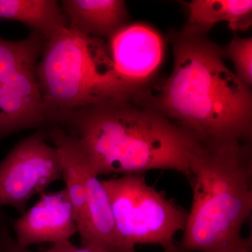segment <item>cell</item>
<instances>
[{
  "label": "cell",
  "instance_id": "1",
  "mask_svg": "<svg viewBox=\"0 0 252 252\" xmlns=\"http://www.w3.org/2000/svg\"><path fill=\"white\" fill-rule=\"evenodd\" d=\"M170 77L149 103L203 147L251 143L252 94L205 34L173 32Z\"/></svg>",
  "mask_w": 252,
  "mask_h": 252
},
{
  "label": "cell",
  "instance_id": "3",
  "mask_svg": "<svg viewBox=\"0 0 252 252\" xmlns=\"http://www.w3.org/2000/svg\"><path fill=\"white\" fill-rule=\"evenodd\" d=\"M191 208L174 252H220L238 242L252 210L251 143L198 144L189 157Z\"/></svg>",
  "mask_w": 252,
  "mask_h": 252
},
{
  "label": "cell",
  "instance_id": "16",
  "mask_svg": "<svg viewBox=\"0 0 252 252\" xmlns=\"http://www.w3.org/2000/svg\"><path fill=\"white\" fill-rule=\"evenodd\" d=\"M223 49V57L231 60L235 66V75L245 85L252 84V38L235 36Z\"/></svg>",
  "mask_w": 252,
  "mask_h": 252
},
{
  "label": "cell",
  "instance_id": "12",
  "mask_svg": "<svg viewBox=\"0 0 252 252\" xmlns=\"http://www.w3.org/2000/svg\"><path fill=\"white\" fill-rule=\"evenodd\" d=\"M189 17L182 31L205 34L220 22L232 31H247L252 23L251 0H193L185 2Z\"/></svg>",
  "mask_w": 252,
  "mask_h": 252
},
{
  "label": "cell",
  "instance_id": "5",
  "mask_svg": "<svg viewBox=\"0 0 252 252\" xmlns=\"http://www.w3.org/2000/svg\"><path fill=\"white\" fill-rule=\"evenodd\" d=\"M107 190L118 232L124 241L160 245L174 252L177 232L185 230L189 212L146 182L144 174L102 181Z\"/></svg>",
  "mask_w": 252,
  "mask_h": 252
},
{
  "label": "cell",
  "instance_id": "17",
  "mask_svg": "<svg viewBox=\"0 0 252 252\" xmlns=\"http://www.w3.org/2000/svg\"><path fill=\"white\" fill-rule=\"evenodd\" d=\"M220 252H252V236L241 238L233 245Z\"/></svg>",
  "mask_w": 252,
  "mask_h": 252
},
{
  "label": "cell",
  "instance_id": "13",
  "mask_svg": "<svg viewBox=\"0 0 252 252\" xmlns=\"http://www.w3.org/2000/svg\"><path fill=\"white\" fill-rule=\"evenodd\" d=\"M0 19L24 23L46 40L69 28L67 16L55 0H0Z\"/></svg>",
  "mask_w": 252,
  "mask_h": 252
},
{
  "label": "cell",
  "instance_id": "8",
  "mask_svg": "<svg viewBox=\"0 0 252 252\" xmlns=\"http://www.w3.org/2000/svg\"><path fill=\"white\" fill-rule=\"evenodd\" d=\"M12 224L14 239L22 248L43 243L69 241L77 233L72 203L67 189L40 194L39 200Z\"/></svg>",
  "mask_w": 252,
  "mask_h": 252
},
{
  "label": "cell",
  "instance_id": "4",
  "mask_svg": "<svg viewBox=\"0 0 252 252\" xmlns=\"http://www.w3.org/2000/svg\"><path fill=\"white\" fill-rule=\"evenodd\" d=\"M36 74L49 123L63 126L81 109L151 93L123 76L103 39L70 28L46 40Z\"/></svg>",
  "mask_w": 252,
  "mask_h": 252
},
{
  "label": "cell",
  "instance_id": "7",
  "mask_svg": "<svg viewBox=\"0 0 252 252\" xmlns=\"http://www.w3.org/2000/svg\"><path fill=\"white\" fill-rule=\"evenodd\" d=\"M57 149L46 141L43 131L28 136L0 160V207H14L21 215L30 200L62 180Z\"/></svg>",
  "mask_w": 252,
  "mask_h": 252
},
{
  "label": "cell",
  "instance_id": "2",
  "mask_svg": "<svg viewBox=\"0 0 252 252\" xmlns=\"http://www.w3.org/2000/svg\"><path fill=\"white\" fill-rule=\"evenodd\" d=\"M147 97L81 109L63 129L77 141L97 176L160 169L180 172L189 181V157L198 143Z\"/></svg>",
  "mask_w": 252,
  "mask_h": 252
},
{
  "label": "cell",
  "instance_id": "15",
  "mask_svg": "<svg viewBox=\"0 0 252 252\" xmlns=\"http://www.w3.org/2000/svg\"><path fill=\"white\" fill-rule=\"evenodd\" d=\"M0 252H36L18 246L9 227L8 217L0 210ZM41 252H110L98 245L77 247L70 240L53 244L47 250Z\"/></svg>",
  "mask_w": 252,
  "mask_h": 252
},
{
  "label": "cell",
  "instance_id": "14",
  "mask_svg": "<svg viewBox=\"0 0 252 252\" xmlns=\"http://www.w3.org/2000/svg\"><path fill=\"white\" fill-rule=\"evenodd\" d=\"M45 42L43 36L34 32L23 40L0 38V84L21 71L36 68Z\"/></svg>",
  "mask_w": 252,
  "mask_h": 252
},
{
  "label": "cell",
  "instance_id": "9",
  "mask_svg": "<svg viewBox=\"0 0 252 252\" xmlns=\"http://www.w3.org/2000/svg\"><path fill=\"white\" fill-rule=\"evenodd\" d=\"M108 46L118 71L142 84H149L165 51L160 34L143 23L126 25L109 39Z\"/></svg>",
  "mask_w": 252,
  "mask_h": 252
},
{
  "label": "cell",
  "instance_id": "10",
  "mask_svg": "<svg viewBox=\"0 0 252 252\" xmlns=\"http://www.w3.org/2000/svg\"><path fill=\"white\" fill-rule=\"evenodd\" d=\"M47 123L36 68L21 71L0 84V139Z\"/></svg>",
  "mask_w": 252,
  "mask_h": 252
},
{
  "label": "cell",
  "instance_id": "6",
  "mask_svg": "<svg viewBox=\"0 0 252 252\" xmlns=\"http://www.w3.org/2000/svg\"><path fill=\"white\" fill-rule=\"evenodd\" d=\"M49 136L61 157L62 180L72 203L81 246L98 245L110 252H136L118 232L107 190L77 141L61 127Z\"/></svg>",
  "mask_w": 252,
  "mask_h": 252
},
{
  "label": "cell",
  "instance_id": "11",
  "mask_svg": "<svg viewBox=\"0 0 252 252\" xmlns=\"http://www.w3.org/2000/svg\"><path fill=\"white\" fill-rule=\"evenodd\" d=\"M61 4L69 28L99 39L109 40L129 19L123 0H64Z\"/></svg>",
  "mask_w": 252,
  "mask_h": 252
}]
</instances>
